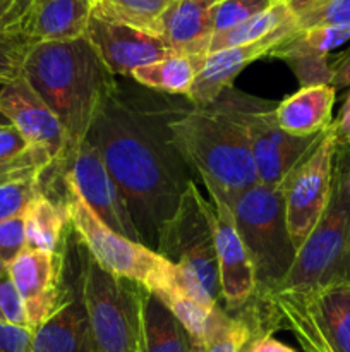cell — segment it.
Wrapping results in <instances>:
<instances>
[{
  "instance_id": "cell-1",
  "label": "cell",
  "mask_w": 350,
  "mask_h": 352,
  "mask_svg": "<svg viewBox=\"0 0 350 352\" xmlns=\"http://www.w3.org/2000/svg\"><path fill=\"white\" fill-rule=\"evenodd\" d=\"M187 103L115 76L86 138L120 188L141 243L154 251L161 229L194 182L172 131V120Z\"/></svg>"
},
{
  "instance_id": "cell-2",
  "label": "cell",
  "mask_w": 350,
  "mask_h": 352,
  "mask_svg": "<svg viewBox=\"0 0 350 352\" xmlns=\"http://www.w3.org/2000/svg\"><path fill=\"white\" fill-rule=\"evenodd\" d=\"M256 96L232 88L215 102H191L172 120V131L185 162L201 179L213 201L226 206L257 184L250 153L249 110Z\"/></svg>"
},
{
  "instance_id": "cell-3",
  "label": "cell",
  "mask_w": 350,
  "mask_h": 352,
  "mask_svg": "<svg viewBox=\"0 0 350 352\" xmlns=\"http://www.w3.org/2000/svg\"><path fill=\"white\" fill-rule=\"evenodd\" d=\"M23 78L64 127L71 160L88 138L100 100L115 76L110 74L88 38L81 36L31 43Z\"/></svg>"
},
{
  "instance_id": "cell-4",
  "label": "cell",
  "mask_w": 350,
  "mask_h": 352,
  "mask_svg": "<svg viewBox=\"0 0 350 352\" xmlns=\"http://www.w3.org/2000/svg\"><path fill=\"white\" fill-rule=\"evenodd\" d=\"M237 315L254 337L287 330L304 352H350V282L254 296Z\"/></svg>"
},
{
  "instance_id": "cell-5",
  "label": "cell",
  "mask_w": 350,
  "mask_h": 352,
  "mask_svg": "<svg viewBox=\"0 0 350 352\" xmlns=\"http://www.w3.org/2000/svg\"><path fill=\"white\" fill-rule=\"evenodd\" d=\"M340 282H350V144H336L328 205L277 291H309Z\"/></svg>"
},
{
  "instance_id": "cell-6",
  "label": "cell",
  "mask_w": 350,
  "mask_h": 352,
  "mask_svg": "<svg viewBox=\"0 0 350 352\" xmlns=\"http://www.w3.org/2000/svg\"><path fill=\"white\" fill-rule=\"evenodd\" d=\"M211 213L213 203L191 182L156 246V253L175 265L178 284L208 309H215L222 298Z\"/></svg>"
},
{
  "instance_id": "cell-7",
  "label": "cell",
  "mask_w": 350,
  "mask_h": 352,
  "mask_svg": "<svg viewBox=\"0 0 350 352\" xmlns=\"http://www.w3.org/2000/svg\"><path fill=\"white\" fill-rule=\"evenodd\" d=\"M78 284L89 323L93 352H141L146 289L100 267L79 246Z\"/></svg>"
},
{
  "instance_id": "cell-8",
  "label": "cell",
  "mask_w": 350,
  "mask_h": 352,
  "mask_svg": "<svg viewBox=\"0 0 350 352\" xmlns=\"http://www.w3.org/2000/svg\"><path fill=\"white\" fill-rule=\"evenodd\" d=\"M229 208L253 261L256 275L254 296L277 291L297 254L288 234L281 191L256 184L237 196Z\"/></svg>"
},
{
  "instance_id": "cell-9",
  "label": "cell",
  "mask_w": 350,
  "mask_h": 352,
  "mask_svg": "<svg viewBox=\"0 0 350 352\" xmlns=\"http://www.w3.org/2000/svg\"><path fill=\"white\" fill-rule=\"evenodd\" d=\"M65 208L69 223L82 248L102 268L120 278H127L148 292L154 291L170 275L174 265L151 248L124 237L102 222L74 192L67 191Z\"/></svg>"
},
{
  "instance_id": "cell-10",
  "label": "cell",
  "mask_w": 350,
  "mask_h": 352,
  "mask_svg": "<svg viewBox=\"0 0 350 352\" xmlns=\"http://www.w3.org/2000/svg\"><path fill=\"white\" fill-rule=\"evenodd\" d=\"M335 153L336 140L329 124L281 184L285 220L295 250L305 243L328 205Z\"/></svg>"
},
{
  "instance_id": "cell-11",
  "label": "cell",
  "mask_w": 350,
  "mask_h": 352,
  "mask_svg": "<svg viewBox=\"0 0 350 352\" xmlns=\"http://www.w3.org/2000/svg\"><path fill=\"white\" fill-rule=\"evenodd\" d=\"M64 184L67 191L78 195L105 226L120 236L141 243L120 188L110 175L102 155L88 140L79 144L65 165Z\"/></svg>"
},
{
  "instance_id": "cell-12",
  "label": "cell",
  "mask_w": 350,
  "mask_h": 352,
  "mask_svg": "<svg viewBox=\"0 0 350 352\" xmlns=\"http://www.w3.org/2000/svg\"><path fill=\"white\" fill-rule=\"evenodd\" d=\"M278 102L256 98L249 110V140L257 184L280 189L292 168L301 162L319 138L294 136L281 129L277 122L275 109Z\"/></svg>"
},
{
  "instance_id": "cell-13",
  "label": "cell",
  "mask_w": 350,
  "mask_h": 352,
  "mask_svg": "<svg viewBox=\"0 0 350 352\" xmlns=\"http://www.w3.org/2000/svg\"><path fill=\"white\" fill-rule=\"evenodd\" d=\"M0 112L31 146L50 157V168H60L64 172L69 162V143L64 127L23 76L0 86Z\"/></svg>"
},
{
  "instance_id": "cell-14",
  "label": "cell",
  "mask_w": 350,
  "mask_h": 352,
  "mask_svg": "<svg viewBox=\"0 0 350 352\" xmlns=\"http://www.w3.org/2000/svg\"><path fill=\"white\" fill-rule=\"evenodd\" d=\"M7 274L23 299L31 330L47 322L64 301L65 260L60 253L26 248L7 265Z\"/></svg>"
},
{
  "instance_id": "cell-15",
  "label": "cell",
  "mask_w": 350,
  "mask_h": 352,
  "mask_svg": "<svg viewBox=\"0 0 350 352\" xmlns=\"http://www.w3.org/2000/svg\"><path fill=\"white\" fill-rule=\"evenodd\" d=\"M84 36L110 74L117 78H129L134 69L163 60L174 54L156 34L105 19L96 14L89 17Z\"/></svg>"
},
{
  "instance_id": "cell-16",
  "label": "cell",
  "mask_w": 350,
  "mask_h": 352,
  "mask_svg": "<svg viewBox=\"0 0 350 352\" xmlns=\"http://www.w3.org/2000/svg\"><path fill=\"white\" fill-rule=\"evenodd\" d=\"M213 236L218 263L220 294L226 311H240L256 294V275L249 253L237 232L232 210L222 201H213Z\"/></svg>"
},
{
  "instance_id": "cell-17",
  "label": "cell",
  "mask_w": 350,
  "mask_h": 352,
  "mask_svg": "<svg viewBox=\"0 0 350 352\" xmlns=\"http://www.w3.org/2000/svg\"><path fill=\"white\" fill-rule=\"evenodd\" d=\"M297 23L277 31L264 40L254 41V43L239 45V47L223 48L208 54L201 72L196 78L192 91L189 95V102L196 107L208 105L215 102L225 89L232 88L237 76L244 71L249 64L261 57L270 55V52L280 43L283 38L297 31Z\"/></svg>"
},
{
  "instance_id": "cell-18",
  "label": "cell",
  "mask_w": 350,
  "mask_h": 352,
  "mask_svg": "<svg viewBox=\"0 0 350 352\" xmlns=\"http://www.w3.org/2000/svg\"><path fill=\"white\" fill-rule=\"evenodd\" d=\"M69 287L57 311L33 330L30 352H93L88 315L78 277L74 285Z\"/></svg>"
},
{
  "instance_id": "cell-19",
  "label": "cell",
  "mask_w": 350,
  "mask_h": 352,
  "mask_svg": "<svg viewBox=\"0 0 350 352\" xmlns=\"http://www.w3.org/2000/svg\"><path fill=\"white\" fill-rule=\"evenodd\" d=\"M222 0H174L161 16L158 36L174 54H208L211 12Z\"/></svg>"
},
{
  "instance_id": "cell-20",
  "label": "cell",
  "mask_w": 350,
  "mask_h": 352,
  "mask_svg": "<svg viewBox=\"0 0 350 352\" xmlns=\"http://www.w3.org/2000/svg\"><path fill=\"white\" fill-rule=\"evenodd\" d=\"M336 89L331 85L301 88L275 109L278 126L294 136H316L331 124Z\"/></svg>"
},
{
  "instance_id": "cell-21",
  "label": "cell",
  "mask_w": 350,
  "mask_h": 352,
  "mask_svg": "<svg viewBox=\"0 0 350 352\" xmlns=\"http://www.w3.org/2000/svg\"><path fill=\"white\" fill-rule=\"evenodd\" d=\"M93 0H34L26 38L36 41H64L84 36Z\"/></svg>"
},
{
  "instance_id": "cell-22",
  "label": "cell",
  "mask_w": 350,
  "mask_h": 352,
  "mask_svg": "<svg viewBox=\"0 0 350 352\" xmlns=\"http://www.w3.org/2000/svg\"><path fill=\"white\" fill-rule=\"evenodd\" d=\"M206 57L208 54H172L163 60L134 69L129 78L143 88L189 98Z\"/></svg>"
},
{
  "instance_id": "cell-23",
  "label": "cell",
  "mask_w": 350,
  "mask_h": 352,
  "mask_svg": "<svg viewBox=\"0 0 350 352\" xmlns=\"http://www.w3.org/2000/svg\"><path fill=\"white\" fill-rule=\"evenodd\" d=\"M26 248L58 253L65 226L69 223L65 201L58 203L50 195H40L23 213Z\"/></svg>"
},
{
  "instance_id": "cell-24",
  "label": "cell",
  "mask_w": 350,
  "mask_h": 352,
  "mask_svg": "<svg viewBox=\"0 0 350 352\" xmlns=\"http://www.w3.org/2000/svg\"><path fill=\"white\" fill-rule=\"evenodd\" d=\"M141 352H191L184 327L151 292L143 299V347Z\"/></svg>"
},
{
  "instance_id": "cell-25",
  "label": "cell",
  "mask_w": 350,
  "mask_h": 352,
  "mask_svg": "<svg viewBox=\"0 0 350 352\" xmlns=\"http://www.w3.org/2000/svg\"><path fill=\"white\" fill-rule=\"evenodd\" d=\"M294 23H297V19H295V14L290 9V6L283 2V0H277L270 9L250 17V19L244 21L239 26L232 28L229 31H223L220 34H213L211 41H209L208 54L223 50V48L239 47V45L264 40V38L271 36L277 31L283 30V28L290 26Z\"/></svg>"
},
{
  "instance_id": "cell-26",
  "label": "cell",
  "mask_w": 350,
  "mask_h": 352,
  "mask_svg": "<svg viewBox=\"0 0 350 352\" xmlns=\"http://www.w3.org/2000/svg\"><path fill=\"white\" fill-rule=\"evenodd\" d=\"M350 40V26H318L297 30L280 41L270 57L287 62L299 57H329V52Z\"/></svg>"
},
{
  "instance_id": "cell-27",
  "label": "cell",
  "mask_w": 350,
  "mask_h": 352,
  "mask_svg": "<svg viewBox=\"0 0 350 352\" xmlns=\"http://www.w3.org/2000/svg\"><path fill=\"white\" fill-rule=\"evenodd\" d=\"M174 0H93V14L156 34L161 16Z\"/></svg>"
},
{
  "instance_id": "cell-28",
  "label": "cell",
  "mask_w": 350,
  "mask_h": 352,
  "mask_svg": "<svg viewBox=\"0 0 350 352\" xmlns=\"http://www.w3.org/2000/svg\"><path fill=\"white\" fill-rule=\"evenodd\" d=\"M253 339V329L244 316L230 315L218 306L208 336L202 342L191 344V352H246Z\"/></svg>"
},
{
  "instance_id": "cell-29",
  "label": "cell",
  "mask_w": 350,
  "mask_h": 352,
  "mask_svg": "<svg viewBox=\"0 0 350 352\" xmlns=\"http://www.w3.org/2000/svg\"><path fill=\"white\" fill-rule=\"evenodd\" d=\"M299 30L318 26H350V0H314L295 7Z\"/></svg>"
},
{
  "instance_id": "cell-30",
  "label": "cell",
  "mask_w": 350,
  "mask_h": 352,
  "mask_svg": "<svg viewBox=\"0 0 350 352\" xmlns=\"http://www.w3.org/2000/svg\"><path fill=\"white\" fill-rule=\"evenodd\" d=\"M41 175L17 179V181L0 184V222L12 219V217L23 215L26 212L27 205L36 196L43 195L45 188Z\"/></svg>"
},
{
  "instance_id": "cell-31",
  "label": "cell",
  "mask_w": 350,
  "mask_h": 352,
  "mask_svg": "<svg viewBox=\"0 0 350 352\" xmlns=\"http://www.w3.org/2000/svg\"><path fill=\"white\" fill-rule=\"evenodd\" d=\"M277 0H222L211 12L213 34L239 26L244 21L270 9Z\"/></svg>"
},
{
  "instance_id": "cell-32",
  "label": "cell",
  "mask_w": 350,
  "mask_h": 352,
  "mask_svg": "<svg viewBox=\"0 0 350 352\" xmlns=\"http://www.w3.org/2000/svg\"><path fill=\"white\" fill-rule=\"evenodd\" d=\"M51 167V160L45 151L31 148L24 155L10 160H0V184L17 179L41 175Z\"/></svg>"
},
{
  "instance_id": "cell-33",
  "label": "cell",
  "mask_w": 350,
  "mask_h": 352,
  "mask_svg": "<svg viewBox=\"0 0 350 352\" xmlns=\"http://www.w3.org/2000/svg\"><path fill=\"white\" fill-rule=\"evenodd\" d=\"M33 6L34 0H0V38L27 40L26 31Z\"/></svg>"
},
{
  "instance_id": "cell-34",
  "label": "cell",
  "mask_w": 350,
  "mask_h": 352,
  "mask_svg": "<svg viewBox=\"0 0 350 352\" xmlns=\"http://www.w3.org/2000/svg\"><path fill=\"white\" fill-rule=\"evenodd\" d=\"M31 41L19 38H0V86L23 76V64Z\"/></svg>"
},
{
  "instance_id": "cell-35",
  "label": "cell",
  "mask_w": 350,
  "mask_h": 352,
  "mask_svg": "<svg viewBox=\"0 0 350 352\" xmlns=\"http://www.w3.org/2000/svg\"><path fill=\"white\" fill-rule=\"evenodd\" d=\"M26 250L23 215L0 222V261L9 265L14 258Z\"/></svg>"
},
{
  "instance_id": "cell-36",
  "label": "cell",
  "mask_w": 350,
  "mask_h": 352,
  "mask_svg": "<svg viewBox=\"0 0 350 352\" xmlns=\"http://www.w3.org/2000/svg\"><path fill=\"white\" fill-rule=\"evenodd\" d=\"M0 320L30 329L26 308H24V302L17 292L16 285L10 280L9 274L0 280Z\"/></svg>"
},
{
  "instance_id": "cell-37",
  "label": "cell",
  "mask_w": 350,
  "mask_h": 352,
  "mask_svg": "<svg viewBox=\"0 0 350 352\" xmlns=\"http://www.w3.org/2000/svg\"><path fill=\"white\" fill-rule=\"evenodd\" d=\"M33 330L0 320V352H30Z\"/></svg>"
},
{
  "instance_id": "cell-38",
  "label": "cell",
  "mask_w": 350,
  "mask_h": 352,
  "mask_svg": "<svg viewBox=\"0 0 350 352\" xmlns=\"http://www.w3.org/2000/svg\"><path fill=\"white\" fill-rule=\"evenodd\" d=\"M31 144L26 138L12 126H0V160H10L17 158L31 150Z\"/></svg>"
},
{
  "instance_id": "cell-39",
  "label": "cell",
  "mask_w": 350,
  "mask_h": 352,
  "mask_svg": "<svg viewBox=\"0 0 350 352\" xmlns=\"http://www.w3.org/2000/svg\"><path fill=\"white\" fill-rule=\"evenodd\" d=\"M331 129L336 144H350V93L340 109L338 117L331 120Z\"/></svg>"
},
{
  "instance_id": "cell-40",
  "label": "cell",
  "mask_w": 350,
  "mask_h": 352,
  "mask_svg": "<svg viewBox=\"0 0 350 352\" xmlns=\"http://www.w3.org/2000/svg\"><path fill=\"white\" fill-rule=\"evenodd\" d=\"M246 352H297L292 349L287 344L280 342L278 339H275L270 333H264V336H256L247 346Z\"/></svg>"
},
{
  "instance_id": "cell-41",
  "label": "cell",
  "mask_w": 350,
  "mask_h": 352,
  "mask_svg": "<svg viewBox=\"0 0 350 352\" xmlns=\"http://www.w3.org/2000/svg\"><path fill=\"white\" fill-rule=\"evenodd\" d=\"M333 67V78H331V86L335 89L338 88H347L350 86V48L342 54L340 57H336L331 62Z\"/></svg>"
},
{
  "instance_id": "cell-42",
  "label": "cell",
  "mask_w": 350,
  "mask_h": 352,
  "mask_svg": "<svg viewBox=\"0 0 350 352\" xmlns=\"http://www.w3.org/2000/svg\"><path fill=\"white\" fill-rule=\"evenodd\" d=\"M283 2H287L288 6H290V9H295V7L304 6V3H309V2H314V0H283Z\"/></svg>"
},
{
  "instance_id": "cell-43",
  "label": "cell",
  "mask_w": 350,
  "mask_h": 352,
  "mask_svg": "<svg viewBox=\"0 0 350 352\" xmlns=\"http://www.w3.org/2000/svg\"><path fill=\"white\" fill-rule=\"evenodd\" d=\"M5 275H7V265L0 261V280H2V278L5 277Z\"/></svg>"
},
{
  "instance_id": "cell-44",
  "label": "cell",
  "mask_w": 350,
  "mask_h": 352,
  "mask_svg": "<svg viewBox=\"0 0 350 352\" xmlns=\"http://www.w3.org/2000/svg\"><path fill=\"white\" fill-rule=\"evenodd\" d=\"M9 120H7V117L5 116H3V113L2 112H0V126H9Z\"/></svg>"
}]
</instances>
